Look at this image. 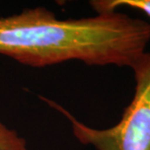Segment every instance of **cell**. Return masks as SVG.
<instances>
[{"mask_svg": "<svg viewBox=\"0 0 150 150\" xmlns=\"http://www.w3.org/2000/svg\"><path fill=\"white\" fill-rule=\"evenodd\" d=\"M149 41L148 22L117 11L59 19L38 7L0 17V54L34 68L71 60L132 68Z\"/></svg>", "mask_w": 150, "mask_h": 150, "instance_id": "1", "label": "cell"}, {"mask_svg": "<svg viewBox=\"0 0 150 150\" xmlns=\"http://www.w3.org/2000/svg\"><path fill=\"white\" fill-rule=\"evenodd\" d=\"M135 88L120 120L108 129L92 128L82 123L58 103L41 99L62 113L71 123L75 138L97 150H150V52H145L131 68Z\"/></svg>", "mask_w": 150, "mask_h": 150, "instance_id": "2", "label": "cell"}, {"mask_svg": "<svg viewBox=\"0 0 150 150\" xmlns=\"http://www.w3.org/2000/svg\"><path fill=\"white\" fill-rule=\"evenodd\" d=\"M90 5L97 13L117 11L120 7H129L139 9L150 18V0H96Z\"/></svg>", "mask_w": 150, "mask_h": 150, "instance_id": "3", "label": "cell"}, {"mask_svg": "<svg viewBox=\"0 0 150 150\" xmlns=\"http://www.w3.org/2000/svg\"><path fill=\"white\" fill-rule=\"evenodd\" d=\"M0 150H27L26 140L0 121Z\"/></svg>", "mask_w": 150, "mask_h": 150, "instance_id": "4", "label": "cell"}]
</instances>
